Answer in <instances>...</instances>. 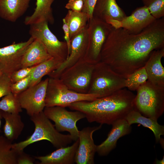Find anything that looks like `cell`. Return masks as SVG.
Returning a JSON list of instances; mask_svg holds the SVG:
<instances>
[{"mask_svg":"<svg viewBox=\"0 0 164 164\" xmlns=\"http://www.w3.org/2000/svg\"><path fill=\"white\" fill-rule=\"evenodd\" d=\"M135 95L124 88L109 96L92 101L77 102L68 107L84 113L89 122L111 125L118 120L125 118L134 109Z\"/></svg>","mask_w":164,"mask_h":164,"instance_id":"obj_2","label":"cell"},{"mask_svg":"<svg viewBox=\"0 0 164 164\" xmlns=\"http://www.w3.org/2000/svg\"><path fill=\"white\" fill-rule=\"evenodd\" d=\"M148 80V76L144 67L135 71L125 79V87L131 91H137Z\"/></svg>","mask_w":164,"mask_h":164,"instance_id":"obj_28","label":"cell"},{"mask_svg":"<svg viewBox=\"0 0 164 164\" xmlns=\"http://www.w3.org/2000/svg\"><path fill=\"white\" fill-rule=\"evenodd\" d=\"M145 6L138 7L121 21H113L109 24L114 28H121L130 33L137 34L148 27L155 20Z\"/></svg>","mask_w":164,"mask_h":164,"instance_id":"obj_14","label":"cell"},{"mask_svg":"<svg viewBox=\"0 0 164 164\" xmlns=\"http://www.w3.org/2000/svg\"><path fill=\"white\" fill-rule=\"evenodd\" d=\"M49 78L29 87L17 95L22 108L30 117L43 111Z\"/></svg>","mask_w":164,"mask_h":164,"instance_id":"obj_11","label":"cell"},{"mask_svg":"<svg viewBox=\"0 0 164 164\" xmlns=\"http://www.w3.org/2000/svg\"><path fill=\"white\" fill-rule=\"evenodd\" d=\"M17 152V164H33L35 159L25 153L23 151Z\"/></svg>","mask_w":164,"mask_h":164,"instance_id":"obj_34","label":"cell"},{"mask_svg":"<svg viewBox=\"0 0 164 164\" xmlns=\"http://www.w3.org/2000/svg\"><path fill=\"white\" fill-rule=\"evenodd\" d=\"M126 79L100 61L94 65L87 94L105 97L125 87Z\"/></svg>","mask_w":164,"mask_h":164,"instance_id":"obj_4","label":"cell"},{"mask_svg":"<svg viewBox=\"0 0 164 164\" xmlns=\"http://www.w3.org/2000/svg\"><path fill=\"white\" fill-rule=\"evenodd\" d=\"M43 112L45 115L54 122V125L59 132H68L73 141L78 139L79 132L76 126L77 122L86 117L83 112L67 110L60 106L45 107Z\"/></svg>","mask_w":164,"mask_h":164,"instance_id":"obj_10","label":"cell"},{"mask_svg":"<svg viewBox=\"0 0 164 164\" xmlns=\"http://www.w3.org/2000/svg\"><path fill=\"white\" fill-rule=\"evenodd\" d=\"M48 23L44 21L30 25L29 33L43 43L52 57L63 63L68 57L67 44L58 39L49 29Z\"/></svg>","mask_w":164,"mask_h":164,"instance_id":"obj_7","label":"cell"},{"mask_svg":"<svg viewBox=\"0 0 164 164\" xmlns=\"http://www.w3.org/2000/svg\"><path fill=\"white\" fill-rule=\"evenodd\" d=\"M126 16L116 0H97L93 12V17L108 23L121 21Z\"/></svg>","mask_w":164,"mask_h":164,"instance_id":"obj_17","label":"cell"},{"mask_svg":"<svg viewBox=\"0 0 164 164\" xmlns=\"http://www.w3.org/2000/svg\"><path fill=\"white\" fill-rule=\"evenodd\" d=\"M12 142L0 135V164H17V152L12 148Z\"/></svg>","mask_w":164,"mask_h":164,"instance_id":"obj_27","label":"cell"},{"mask_svg":"<svg viewBox=\"0 0 164 164\" xmlns=\"http://www.w3.org/2000/svg\"><path fill=\"white\" fill-rule=\"evenodd\" d=\"M87 25L70 39V51L68 57L56 70L48 75L59 78L62 73L77 62L85 60L88 47Z\"/></svg>","mask_w":164,"mask_h":164,"instance_id":"obj_13","label":"cell"},{"mask_svg":"<svg viewBox=\"0 0 164 164\" xmlns=\"http://www.w3.org/2000/svg\"><path fill=\"white\" fill-rule=\"evenodd\" d=\"M164 48V17L137 34L113 28L102 46L101 61L126 79L145 67L152 52Z\"/></svg>","mask_w":164,"mask_h":164,"instance_id":"obj_1","label":"cell"},{"mask_svg":"<svg viewBox=\"0 0 164 164\" xmlns=\"http://www.w3.org/2000/svg\"><path fill=\"white\" fill-rule=\"evenodd\" d=\"M97 95L78 93L70 90L59 78L49 77L45 99V107H68L72 103L82 101H92Z\"/></svg>","mask_w":164,"mask_h":164,"instance_id":"obj_6","label":"cell"},{"mask_svg":"<svg viewBox=\"0 0 164 164\" xmlns=\"http://www.w3.org/2000/svg\"><path fill=\"white\" fill-rule=\"evenodd\" d=\"M30 0H0V17L15 22L26 11Z\"/></svg>","mask_w":164,"mask_h":164,"instance_id":"obj_21","label":"cell"},{"mask_svg":"<svg viewBox=\"0 0 164 164\" xmlns=\"http://www.w3.org/2000/svg\"><path fill=\"white\" fill-rule=\"evenodd\" d=\"M98 126L88 127L79 131V143L75 157L77 164H94L97 145L94 143L93 135L94 132L101 128Z\"/></svg>","mask_w":164,"mask_h":164,"instance_id":"obj_15","label":"cell"},{"mask_svg":"<svg viewBox=\"0 0 164 164\" xmlns=\"http://www.w3.org/2000/svg\"><path fill=\"white\" fill-rule=\"evenodd\" d=\"M2 111L0 110V132H1L0 128L2 124Z\"/></svg>","mask_w":164,"mask_h":164,"instance_id":"obj_39","label":"cell"},{"mask_svg":"<svg viewBox=\"0 0 164 164\" xmlns=\"http://www.w3.org/2000/svg\"><path fill=\"white\" fill-rule=\"evenodd\" d=\"M36 66L22 68L14 71L10 77L12 83L17 82L30 75Z\"/></svg>","mask_w":164,"mask_h":164,"instance_id":"obj_32","label":"cell"},{"mask_svg":"<svg viewBox=\"0 0 164 164\" xmlns=\"http://www.w3.org/2000/svg\"><path fill=\"white\" fill-rule=\"evenodd\" d=\"M136 91L134 109L145 117L158 120L164 112V87L147 80Z\"/></svg>","mask_w":164,"mask_h":164,"instance_id":"obj_5","label":"cell"},{"mask_svg":"<svg viewBox=\"0 0 164 164\" xmlns=\"http://www.w3.org/2000/svg\"><path fill=\"white\" fill-rule=\"evenodd\" d=\"M144 6L148 9L156 19L164 17V0H142Z\"/></svg>","mask_w":164,"mask_h":164,"instance_id":"obj_30","label":"cell"},{"mask_svg":"<svg viewBox=\"0 0 164 164\" xmlns=\"http://www.w3.org/2000/svg\"><path fill=\"white\" fill-rule=\"evenodd\" d=\"M164 57V48L154 50L146 63L145 68L148 80L153 84L164 87V68L161 59Z\"/></svg>","mask_w":164,"mask_h":164,"instance_id":"obj_18","label":"cell"},{"mask_svg":"<svg viewBox=\"0 0 164 164\" xmlns=\"http://www.w3.org/2000/svg\"><path fill=\"white\" fill-rule=\"evenodd\" d=\"M155 164H164V157L161 160L156 159L155 161Z\"/></svg>","mask_w":164,"mask_h":164,"instance_id":"obj_38","label":"cell"},{"mask_svg":"<svg viewBox=\"0 0 164 164\" xmlns=\"http://www.w3.org/2000/svg\"><path fill=\"white\" fill-rule=\"evenodd\" d=\"M51 58L43 43L34 39L23 55L21 68L37 65Z\"/></svg>","mask_w":164,"mask_h":164,"instance_id":"obj_20","label":"cell"},{"mask_svg":"<svg viewBox=\"0 0 164 164\" xmlns=\"http://www.w3.org/2000/svg\"><path fill=\"white\" fill-rule=\"evenodd\" d=\"M63 19L69 27L70 39L87 26L89 20L88 16L85 13L71 10H68Z\"/></svg>","mask_w":164,"mask_h":164,"instance_id":"obj_25","label":"cell"},{"mask_svg":"<svg viewBox=\"0 0 164 164\" xmlns=\"http://www.w3.org/2000/svg\"><path fill=\"white\" fill-rule=\"evenodd\" d=\"M55 0H36V8L32 14L26 17L24 23L30 25L42 21L52 24L54 19L51 5Z\"/></svg>","mask_w":164,"mask_h":164,"instance_id":"obj_22","label":"cell"},{"mask_svg":"<svg viewBox=\"0 0 164 164\" xmlns=\"http://www.w3.org/2000/svg\"><path fill=\"white\" fill-rule=\"evenodd\" d=\"M0 110L12 114H19L22 112V108L17 95L11 92L3 97L0 101Z\"/></svg>","mask_w":164,"mask_h":164,"instance_id":"obj_29","label":"cell"},{"mask_svg":"<svg viewBox=\"0 0 164 164\" xmlns=\"http://www.w3.org/2000/svg\"><path fill=\"white\" fill-rule=\"evenodd\" d=\"M79 143L78 139L70 146L61 147L47 155L34 157L39 161V164H73Z\"/></svg>","mask_w":164,"mask_h":164,"instance_id":"obj_19","label":"cell"},{"mask_svg":"<svg viewBox=\"0 0 164 164\" xmlns=\"http://www.w3.org/2000/svg\"><path fill=\"white\" fill-rule=\"evenodd\" d=\"M3 73L2 72L0 71V76H1Z\"/></svg>","mask_w":164,"mask_h":164,"instance_id":"obj_40","label":"cell"},{"mask_svg":"<svg viewBox=\"0 0 164 164\" xmlns=\"http://www.w3.org/2000/svg\"><path fill=\"white\" fill-rule=\"evenodd\" d=\"M97 0H83L84 5L82 12L86 13L89 20L93 17L94 7Z\"/></svg>","mask_w":164,"mask_h":164,"instance_id":"obj_36","label":"cell"},{"mask_svg":"<svg viewBox=\"0 0 164 164\" xmlns=\"http://www.w3.org/2000/svg\"><path fill=\"white\" fill-rule=\"evenodd\" d=\"M88 47L85 60L95 64L101 61L102 46L113 27L109 24L92 17L87 24Z\"/></svg>","mask_w":164,"mask_h":164,"instance_id":"obj_9","label":"cell"},{"mask_svg":"<svg viewBox=\"0 0 164 164\" xmlns=\"http://www.w3.org/2000/svg\"><path fill=\"white\" fill-rule=\"evenodd\" d=\"M62 63L60 61L51 58L36 65L31 74L30 87L39 82L42 77L57 69Z\"/></svg>","mask_w":164,"mask_h":164,"instance_id":"obj_26","label":"cell"},{"mask_svg":"<svg viewBox=\"0 0 164 164\" xmlns=\"http://www.w3.org/2000/svg\"><path fill=\"white\" fill-rule=\"evenodd\" d=\"M63 22L62 29L64 33V38L68 46L69 56L70 51V39L69 30L67 24L64 19H63Z\"/></svg>","mask_w":164,"mask_h":164,"instance_id":"obj_37","label":"cell"},{"mask_svg":"<svg viewBox=\"0 0 164 164\" xmlns=\"http://www.w3.org/2000/svg\"><path fill=\"white\" fill-rule=\"evenodd\" d=\"M125 118L130 125L138 124L151 130L153 133L157 143L159 142L161 135H164V125L159 124L157 120L142 115L135 109L130 111Z\"/></svg>","mask_w":164,"mask_h":164,"instance_id":"obj_23","label":"cell"},{"mask_svg":"<svg viewBox=\"0 0 164 164\" xmlns=\"http://www.w3.org/2000/svg\"><path fill=\"white\" fill-rule=\"evenodd\" d=\"M94 65L85 60L79 61L63 71L59 78L70 90L87 94Z\"/></svg>","mask_w":164,"mask_h":164,"instance_id":"obj_8","label":"cell"},{"mask_svg":"<svg viewBox=\"0 0 164 164\" xmlns=\"http://www.w3.org/2000/svg\"><path fill=\"white\" fill-rule=\"evenodd\" d=\"M31 79V74L20 80L12 83L11 86V92L17 95L26 90L30 87Z\"/></svg>","mask_w":164,"mask_h":164,"instance_id":"obj_31","label":"cell"},{"mask_svg":"<svg viewBox=\"0 0 164 164\" xmlns=\"http://www.w3.org/2000/svg\"><path fill=\"white\" fill-rule=\"evenodd\" d=\"M112 128L106 139L100 145H97L96 152L101 156H105L116 147L118 140L129 134L131 132V125L125 118L118 120L112 125Z\"/></svg>","mask_w":164,"mask_h":164,"instance_id":"obj_16","label":"cell"},{"mask_svg":"<svg viewBox=\"0 0 164 164\" xmlns=\"http://www.w3.org/2000/svg\"><path fill=\"white\" fill-rule=\"evenodd\" d=\"M12 84L10 77L2 74L0 76V98L11 92Z\"/></svg>","mask_w":164,"mask_h":164,"instance_id":"obj_33","label":"cell"},{"mask_svg":"<svg viewBox=\"0 0 164 164\" xmlns=\"http://www.w3.org/2000/svg\"><path fill=\"white\" fill-rule=\"evenodd\" d=\"M2 117L5 121L3 127L4 136L12 142L17 139L21 134L24 127V124L19 114L2 111Z\"/></svg>","mask_w":164,"mask_h":164,"instance_id":"obj_24","label":"cell"},{"mask_svg":"<svg viewBox=\"0 0 164 164\" xmlns=\"http://www.w3.org/2000/svg\"><path fill=\"white\" fill-rule=\"evenodd\" d=\"M83 5V0H69L65 7L68 10L80 12H82Z\"/></svg>","mask_w":164,"mask_h":164,"instance_id":"obj_35","label":"cell"},{"mask_svg":"<svg viewBox=\"0 0 164 164\" xmlns=\"http://www.w3.org/2000/svg\"><path fill=\"white\" fill-rule=\"evenodd\" d=\"M32 37L26 41L16 43L0 48V71L10 77L14 71L21 68L23 55L30 43L34 40Z\"/></svg>","mask_w":164,"mask_h":164,"instance_id":"obj_12","label":"cell"},{"mask_svg":"<svg viewBox=\"0 0 164 164\" xmlns=\"http://www.w3.org/2000/svg\"><path fill=\"white\" fill-rule=\"evenodd\" d=\"M30 119L35 125L34 132L26 140L12 144V148L16 152L23 151L29 145L42 140L49 141L57 149L66 147L73 141L70 135L58 132L43 111L31 116Z\"/></svg>","mask_w":164,"mask_h":164,"instance_id":"obj_3","label":"cell"}]
</instances>
